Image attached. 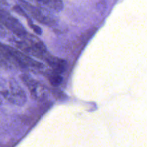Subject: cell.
Here are the masks:
<instances>
[{"label":"cell","mask_w":147,"mask_h":147,"mask_svg":"<svg viewBox=\"0 0 147 147\" xmlns=\"http://www.w3.org/2000/svg\"><path fill=\"white\" fill-rule=\"evenodd\" d=\"M19 38L20 40L14 42L16 46L27 55L34 56L44 60L49 54L45 44L37 36L27 32Z\"/></svg>","instance_id":"1"},{"label":"cell","mask_w":147,"mask_h":147,"mask_svg":"<svg viewBox=\"0 0 147 147\" xmlns=\"http://www.w3.org/2000/svg\"><path fill=\"white\" fill-rule=\"evenodd\" d=\"M0 94L7 101L16 106H23L27 101L25 92L13 78L6 79L0 83Z\"/></svg>","instance_id":"2"},{"label":"cell","mask_w":147,"mask_h":147,"mask_svg":"<svg viewBox=\"0 0 147 147\" xmlns=\"http://www.w3.org/2000/svg\"><path fill=\"white\" fill-rule=\"evenodd\" d=\"M20 78L28 88L32 98L38 102H44L47 100L49 96V89L45 85L25 74L22 75Z\"/></svg>","instance_id":"3"},{"label":"cell","mask_w":147,"mask_h":147,"mask_svg":"<svg viewBox=\"0 0 147 147\" xmlns=\"http://www.w3.org/2000/svg\"><path fill=\"white\" fill-rule=\"evenodd\" d=\"M19 1L20 7L24 9V11L28 12L37 22L47 26H53L55 24L56 20L49 12L44 11L39 7L32 5L24 0Z\"/></svg>","instance_id":"4"},{"label":"cell","mask_w":147,"mask_h":147,"mask_svg":"<svg viewBox=\"0 0 147 147\" xmlns=\"http://www.w3.org/2000/svg\"><path fill=\"white\" fill-rule=\"evenodd\" d=\"M0 22L11 30L17 37H20L27 32L17 19L5 11L0 10Z\"/></svg>","instance_id":"5"},{"label":"cell","mask_w":147,"mask_h":147,"mask_svg":"<svg viewBox=\"0 0 147 147\" xmlns=\"http://www.w3.org/2000/svg\"><path fill=\"white\" fill-rule=\"evenodd\" d=\"M45 61L51 67L52 70L57 73H63L67 67V62L58 57L53 56L49 53L45 58Z\"/></svg>","instance_id":"6"},{"label":"cell","mask_w":147,"mask_h":147,"mask_svg":"<svg viewBox=\"0 0 147 147\" xmlns=\"http://www.w3.org/2000/svg\"><path fill=\"white\" fill-rule=\"evenodd\" d=\"M37 1L56 11H61L63 8V3L62 0H37Z\"/></svg>","instance_id":"7"},{"label":"cell","mask_w":147,"mask_h":147,"mask_svg":"<svg viewBox=\"0 0 147 147\" xmlns=\"http://www.w3.org/2000/svg\"><path fill=\"white\" fill-rule=\"evenodd\" d=\"M47 77L50 84L53 86H55V87L60 86L62 82H63V78H62L61 74L53 71V70L47 73Z\"/></svg>","instance_id":"8"},{"label":"cell","mask_w":147,"mask_h":147,"mask_svg":"<svg viewBox=\"0 0 147 147\" xmlns=\"http://www.w3.org/2000/svg\"><path fill=\"white\" fill-rule=\"evenodd\" d=\"M28 22H29V25H30V27L32 29L33 31H34L36 34H42V30L38 27V26H37V25H35L34 24H33V23L30 20H29Z\"/></svg>","instance_id":"9"}]
</instances>
